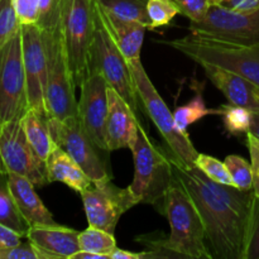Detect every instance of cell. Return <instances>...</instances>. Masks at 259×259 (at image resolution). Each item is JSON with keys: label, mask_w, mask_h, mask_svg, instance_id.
Instances as JSON below:
<instances>
[{"label": "cell", "mask_w": 259, "mask_h": 259, "mask_svg": "<svg viewBox=\"0 0 259 259\" xmlns=\"http://www.w3.org/2000/svg\"><path fill=\"white\" fill-rule=\"evenodd\" d=\"M174 172L201 215L212 258L245 259L254 191L211 181L196 166L182 168L174 163Z\"/></svg>", "instance_id": "obj_1"}, {"label": "cell", "mask_w": 259, "mask_h": 259, "mask_svg": "<svg viewBox=\"0 0 259 259\" xmlns=\"http://www.w3.org/2000/svg\"><path fill=\"white\" fill-rule=\"evenodd\" d=\"M162 214L168 220L171 229L168 237L164 239L139 237L138 242L149 248L157 258L212 259L201 215L194 200L176 177L167 192Z\"/></svg>", "instance_id": "obj_2"}, {"label": "cell", "mask_w": 259, "mask_h": 259, "mask_svg": "<svg viewBox=\"0 0 259 259\" xmlns=\"http://www.w3.org/2000/svg\"><path fill=\"white\" fill-rule=\"evenodd\" d=\"M134 179L129 189L139 204L153 205L162 214L167 192L175 181L171 153L148 137L139 123L138 136L132 147Z\"/></svg>", "instance_id": "obj_3"}, {"label": "cell", "mask_w": 259, "mask_h": 259, "mask_svg": "<svg viewBox=\"0 0 259 259\" xmlns=\"http://www.w3.org/2000/svg\"><path fill=\"white\" fill-rule=\"evenodd\" d=\"M158 43L179 51L197 65L207 63L225 68L259 86V43L239 45L194 33Z\"/></svg>", "instance_id": "obj_4"}, {"label": "cell", "mask_w": 259, "mask_h": 259, "mask_svg": "<svg viewBox=\"0 0 259 259\" xmlns=\"http://www.w3.org/2000/svg\"><path fill=\"white\" fill-rule=\"evenodd\" d=\"M129 67L143 110L158 129L167 149L171 153L172 162L182 168L195 166L199 152L192 144L189 133L179 129L174 113H171L162 96L154 88L148 73L144 70L141 58L131 61Z\"/></svg>", "instance_id": "obj_5"}, {"label": "cell", "mask_w": 259, "mask_h": 259, "mask_svg": "<svg viewBox=\"0 0 259 259\" xmlns=\"http://www.w3.org/2000/svg\"><path fill=\"white\" fill-rule=\"evenodd\" d=\"M47 57V101L48 115L58 120L77 116V100L72 71L63 43L61 23L51 29H40Z\"/></svg>", "instance_id": "obj_6"}, {"label": "cell", "mask_w": 259, "mask_h": 259, "mask_svg": "<svg viewBox=\"0 0 259 259\" xmlns=\"http://www.w3.org/2000/svg\"><path fill=\"white\" fill-rule=\"evenodd\" d=\"M95 27V0H63L61 29L77 88L90 76V53Z\"/></svg>", "instance_id": "obj_7"}, {"label": "cell", "mask_w": 259, "mask_h": 259, "mask_svg": "<svg viewBox=\"0 0 259 259\" xmlns=\"http://www.w3.org/2000/svg\"><path fill=\"white\" fill-rule=\"evenodd\" d=\"M91 73H100L108 85L131 105L136 114L138 113L141 101L134 85L129 62L106 30L98 9L95 34L90 53V75Z\"/></svg>", "instance_id": "obj_8"}, {"label": "cell", "mask_w": 259, "mask_h": 259, "mask_svg": "<svg viewBox=\"0 0 259 259\" xmlns=\"http://www.w3.org/2000/svg\"><path fill=\"white\" fill-rule=\"evenodd\" d=\"M29 109L23 65L22 28L0 48V126L22 119Z\"/></svg>", "instance_id": "obj_9"}, {"label": "cell", "mask_w": 259, "mask_h": 259, "mask_svg": "<svg viewBox=\"0 0 259 259\" xmlns=\"http://www.w3.org/2000/svg\"><path fill=\"white\" fill-rule=\"evenodd\" d=\"M0 167L7 174L13 172L27 177L35 187L50 184L47 163L30 146L20 119L7 121L0 126Z\"/></svg>", "instance_id": "obj_10"}, {"label": "cell", "mask_w": 259, "mask_h": 259, "mask_svg": "<svg viewBox=\"0 0 259 259\" xmlns=\"http://www.w3.org/2000/svg\"><path fill=\"white\" fill-rule=\"evenodd\" d=\"M190 33L239 45L259 43V9L253 12L228 9L212 4L204 19L190 22Z\"/></svg>", "instance_id": "obj_11"}, {"label": "cell", "mask_w": 259, "mask_h": 259, "mask_svg": "<svg viewBox=\"0 0 259 259\" xmlns=\"http://www.w3.org/2000/svg\"><path fill=\"white\" fill-rule=\"evenodd\" d=\"M48 126L57 146L80 164L93 182L111 180L108 166L101 157L104 151L83 131L78 116L65 121L48 116Z\"/></svg>", "instance_id": "obj_12"}, {"label": "cell", "mask_w": 259, "mask_h": 259, "mask_svg": "<svg viewBox=\"0 0 259 259\" xmlns=\"http://www.w3.org/2000/svg\"><path fill=\"white\" fill-rule=\"evenodd\" d=\"M89 225L114 234L121 215L138 205L129 187L120 189L111 180L93 182L80 192Z\"/></svg>", "instance_id": "obj_13"}, {"label": "cell", "mask_w": 259, "mask_h": 259, "mask_svg": "<svg viewBox=\"0 0 259 259\" xmlns=\"http://www.w3.org/2000/svg\"><path fill=\"white\" fill-rule=\"evenodd\" d=\"M22 50L29 109L50 116L46 101L47 57L42 30L37 24L22 25Z\"/></svg>", "instance_id": "obj_14"}, {"label": "cell", "mask_w": 259, "mask_h": 259, "mask_svg": "<svg viewBox=\"0 0 259 259\" xmlns=\"http://www.w3.org/2000/svg\"><path fill=\"white\" fill-rule=\"evenodd\" d=\"M108 88V82L100 73H91L81 83V95L77 100V116L81 126L104 152H109L105 137Z\"/></svg>", "instance_id": "obj_15"}, {"label": "cell", "mask_w": 259, "mask_h": 259, "mask_svg": "<svg viewBox=\"0 0 259 259\" xmlns=\"http://www.w3.org/2000/svg\"><path fill=\"white\" fill-rule=\"evenodd\" d=\"M108 118L105 137L109 152L133 147L138 136L139 120L128 103L114 90L108 88Z\"/></svg>", "instance_id": "obj_16"}, {"label": "cell", "mask_w": 259, "mask_h": 259, "mask_svg": "<svg viewBox=\"0 0 259 259\" xmlns=\"http://www.w3.org/2000/svg\"><path fill=\"white\" fill-rule=\"evenodd\" d=\"M80 232L62 225L30 227L25 239L39 253L40 259H71L80 250Z\"/></svg>", "instance_id": "obj_17"}, {"label": "cell", "mask_w": 259, "mask_h": 259, "mask_svg": "<svg viewBox=\"0 0 259 259\" xmlns=\"http://www.w3.org/2000/svg\"><path fill=\"white\" fill-rule=\"evenodd\" d=\"M200 66L212 85L224 94L228 103L247 108L252 113H259V86L225 68L207 63Z\"/></svg>", "instance_id": "obj_18"}, {"label": "cell", "mask_w": 259, "mask_h": 259, "mask_svg": "<svg viewBox=\"0 0 259 259\" xmlns=\"http://www.w3.org/2000/svg\"><path fill=\"white\" fill-rule=\"evenodd\" d=\"M8 182L18 210L29 227L57 224L53 219V215L35 192V186L27 177L8 172Z\"/></svg>", "instance_id": "obj_19"}, {"label": "cell", "mask_w": 259, "mask_h": 259, "mask_svg": "<svg viewBox=\"0 0 259 259\" xmlns=\"http://www.w3.org/2000/svg\"><path fill=\"white\" fill-rule=\"evenodd\" d=\"M96 9L105 25L110 37L118 46L120 52L128 62L141 58V50L143 45L144 33L147 27L142 23L132 20L119 19L101 9L96 3Z\"/></svg>", "instance_id": "obj_20"}, {"label": "cell", "mask_w": 259, "mask_h": 259, "mask_svg": "<svg viewBox=\"0 0 259 259\" xmlns=\"http://www.w3.org/2000/svg\"><path fill=\"white\" fill-rule=\"evenodd\" d=\"M47 176L50 184L62 182L78 194L93 184V180L86 175L80 164L58 146L47 159Z\"/></svg>", "instance_id": "obj_21"}, {"label": "cell", "mask_w": 259, "mask_h": 259, "mask_svg": "<svg viewBox=\"0 0 259 259\" xmlns=\"http://www.w3.org/2000/svg\"><path fill=\"white\" fill-rule=\"evenodd\" d=\"M20 120H22L23 129L30 146L40 157V159L47 163L50 154L57 147V143L53 139L50 126H48V116L40 115L33 109H28Z\"/></svg>", "instance_id": "obj_22"}, {"label": "cell", "mask_w": 259, "mask_h": 259, "mask_svg": "<svg viewBox=\"0 0 259 259\" xmlns=\"http://www.w3.org/2000/svg\"><path fill=\"white\" fill-rule=\"evenodd\" d=\"M0 223L27 238L29 224L18 210L8 182V174L0 167Z\"/></svg>", "instance_id": "obj_23"}, {"label": "cell", "mask_w": 259, "mask_h": 259, "mask_svg": "<svg viewBox=\"0 0 259 259\" xmlns=\"http://www.w3.org/2000/svg\"><path fill=\"white\" fill-rule=\"evenodd\" d=\"M99 7L109 14L124 20L138 22L151 28L148 15H147V3L148 0H95Z\"/></svg>", "instance_id": "obj_24"}, {"label": "cell", "mask_w": 259, "mask_h": 259, "mask_svg": "<svg viewBox=\"0 0 259 259\" xmlns=\"http://www.w3.org/2000/svg\"><path fill=\"white\" fill-rule=\"evenodd\" d=\"M195 89V96L192 100H190L189 103L185 104V105L179 106V108L175 110L174 116L175 120H176L177 126H179L180 131L186 132L191 124L196 123L200 119L205 118L206 115H220L222 111L220 108L217 109H210L207 108L206 104H205L204 98H202L201 88H194Z\"/></svg>", "instance_id": "obj_25"}, {"label": "cell", "mask_w": 259, "mask_h": 259, "mask_svg": "<svg viewBox=\"0 0 259 259\" xmlns=\"http://www.w3.org/2000/svg\"><path fill=\"white\" fill-rule=\"evenodd\" d=\"M78 242H80V249L105 255L106 259H109V254L116 248L114 234L93 225H89L88 229L80 232Z\"/></svg>", "instance_id": "obj_26"}, {"label": "cell", "mask_w": 259, "mask_h": 259, "mask_svg": "<svg viewBox=\"0 0 259 259\" xmlns=\"http://www.w3.org/2000/svg\"><path fill=\"white\" fill-rule=\"evenodd\" d=\"M224 121L225 131L233 136H239V134H247L250 129L252 124L253 113L243 106L233 105V104H225L219 106Z\"/></svg>", "instance_id": "obj_27"}, {"label": "cell", "mask_w": 259, "mask_h": 259, "mask_svg": "<svg viewBox=\"0 0 259 259\" xmlns=\"http://www.w3.org/2000/svg\"><path fill=\"white\" fill-rule=\"evenodd\" d=\"M224 163L237 189L243 191L253 190V169L249 162L237 154H230L225 158Z\"/></svg>", "instance_id": "obj_28"}, {"label": "cell", "mask_w": 259, "mask_h": 259, "mask_svg": "<svg viewBox=\"0 0 259 259\" xmlns=\"http://www.w3.org/2000/svg\"><path fill=\"white\" fill-rule=\"evenodd\" d=\"M195 166H196L205 176L209 177L211 181L235 187L234 181H233L232 176H230L225 163L224 162L219 161L218 158H215V157L209 156V154L199 153L196 161H195Z\"/></svg>", "instance_id": "obj_29"}, {"label": "cell", "mask_w": 259, "mask_h": 259, "mask_svg": "<svg viewBox=\"0 0 259 259\" xmlns=\"http://www.w3.org/2000/svg\"><path fill=\"white\" fill-rule=\"evenodd\" d=\"M179 13V8L172 0H148V3H147V15H148L149 23H151L149 29L164 27Z\"/></svg>", "instance_id": "obj_30"}, {"label": "cell", "mask_w": 259, "mask_h": 259, "mask_svg": "<svg viewBox=\"0 0 259 259\" xmlns=\"http://www.w3.org/2000/svg\"><path fill=\"white\" fill-rule=\"evenodd\" d=\"M20 28L22 24L18 19L13 0H0V48L9 42Z\"/></svg>", "instance_id": "obj_31"}, {"label": "cell", "mask_w": 259, "mask_h": 259, "mask_svg": "<svg viewBox=\"0 0 259 259\" xmlns=\"http://www.w3.org/2000/svg\"><path fill=\"white\" fill-rule=\"evenodd\" d=\"M63 0H39V14L37 25L40 29L57 27L62 17Z\"/></svg>", "instance_id": "obj_32"}, {"label": "cell", "mask_w": 259, "mask_h": 259, "mask_svg": "<svg viewBox=\"0 0 259 259\" xmlns=\"http://www.w3.org/2000/svg\"><path fill=\"white\" fill-rule=\"evenodd\" d=\"M179 8L184 17L189 18L190 22H199L204 19L212 5L211 0H172Z\"/></svg>", "instance_id": "obj_33"}, {"label": "cell", "mask_w": 259, "mask_h": 259, "mask_svg": "<svg viewBox=\"0 0 259 259\" xmlns=\"http://www.w3.org/2000/svg\"><path fill=\"white\" fill-rule=\"evenodd\" d=\"M20 24H37L39 14V0H13Z\"/></svg>", "instance_id": "obj_34"}, {"label": "cell", "mask_w": 259, "mask_h": 259, "mask_svg": "<svg viewBox=\"0 0 259 259\" xmlns=\"http://www.w3.org/2000/svg\"><path fill=\"white\" fill-rule=\"evenodd\" d=\"M245 259H259V197L255 196Z\"/></svg>", "instance_id": "obj_35"}, {"label": "cell", "mask_w": 259, "mask_h": 259, "mask_svg": "<svg viewBox=\"0 0 259 259\" xmlns=\"http://www.w3.org/2000/svg\"><path fill=\"white\" fill-rule=\"evenodd\" d=\"M0 259H40V257L34 245L27 239V242H22L17 247L0 250Z\"/></svg>", "instance_id": "obj_36"}, {"label": "cell", "mask_w": 259, "mask_h": 259, "mask_svg": "<svg viewBox=\"0 0 259 259\" xmlns=\"http://www.w3.org/2000/svg\"><path fill=\"white\" fill-rule=\"evenodd\" d=\"M23 238L22 234L0 223V250L17 247L22 243Z\"/></svg>", "instance_id": "obj_37"}, {"label": "cell", "mask_w": 259, "mask_h": 259, "mask_svg": "<svg viewBox=\"0 0 259 259\" xmlns=\"http://www.w3.org/2000/svg\"><path fill=\"white\" fill-rule=\"evenodd\" d=\"M215 4L240 12H253L259 9V0H218Z\"/></svg>", "instance_id": "obj_38"}, {"label": "cell", "mask_w": 259, "mask_h": 259, "mask_svg": "<svg viewBox=\"0 0 259 259\" xmlns=\"http://www.w3.org/2000/svg\"><path fill=\"white\" fill-rule=\"evenodd\" d=\"M247 146L250 154V164H252L253 175H259V138L252 133H247Z\"/></svg>", "instance_id": "obj_39"}, {"label": "cell", "mask_w": 259, "mask_h": 259, "mask_svg": "<svg viewBox=\"0 0 259 259\" xmlns=\"http://www.w3.org/2000/svg\"><path fill=\"white\" fill-rule=\"evenodd\" d=\"M149 258H157L154 253H152L151 250H147V252L142 253H134L129 252L125 249H119L115 248L113 252L109 254V259H149Z\"/></svg>", "instance_id": "obj_40"}, {"label": "cell", "mask_w": 259, "mask_h": 259, "mask_svg": "<svg viewBox=\"0 0 259 259\" xmlns=\"http://www.w3.org/2000/svg\"><path fill=\"white\" fill-rule=\"evenodd\" d=\"M71 259H106V257H105V255L96 254V253L88 252V250L80 249L78 252H76L75 254L72 255V258H71Z\"/></svg>", "instance_id": "obj_41"}, {"label": "cell", "mask_w": 259, "mask_h": 259, "mask_svg": "<svg viewBox=\"0 0 259 259\" xmlns=\"http://www.w3.org/2000/svg\"><path fill=\"white\" fill-rule=\"evenodd\" d=\"M249 133H252L253 136H255L257 138H259V113H253Z\"/></svg>", "instance_id": "obj_42"}, {"label": "cell", "mask_w": 259, "mask_h": 259, "mask_svg": "<svg viewBox=\"0 0 259 259\" xmlns=\"http://www.w3.org/2000/svg\"><path fill=\"white\" fill-rule=\"evenodd\" d=\"M253 191L255 196L259 197V175H253Z\"/></svg>", "instance_id": "obj_43"}, {"label": "cell", "mask_w": 259, "mask_h": 259, "mask_svg": "<svg viewBox=\"0 0 259 259\" xmlns=\"http://www.w3.org/2000/svg\"><path fill=\"white\" fill-rule=\"evenodd\" d=\"M218 2V0H211V3H212V4H215V3H217Z\"/></svg>", "instance_id": "obj_44"}]
</instances>
